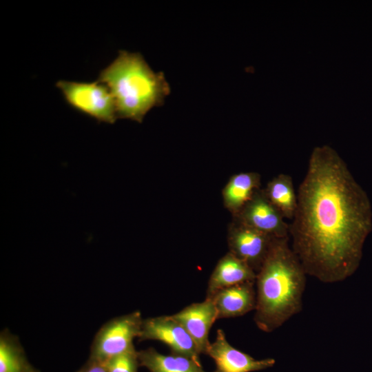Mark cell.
I'll use <instances>...</instances> for the list:
<instances>
[{
	"instance_id": "18",
	"label": "cell",
	"mask_w": 372,
	"mask_h": 372,
	"mask_svg": "<svg viewBox=\"0 0 372 372\" xmlns=\"http://www.w3.org/2000/svg\"><path fill=\"white\" fill-rule=\"evenodd\" d=\"M77 372H108L106 364L88 360L87 362Z\"/></svg>"
},
{
	"instance_id": "6",
	"label": "cell",
	"mask_w": 372,
	"mask_h": 372,
	"mask_svg": "<svg viewBox=\"0 0 372 372\" xmlns=\"http://www.w3.org/2000/svg\"><path fill=\"white\" fill-rule=\"evenodd\" d=\"M140 341L157 340L169 347L172 353L189 357L198 362L200 353L187 331L172 316L143 319Z\"/></svg>"
},
{
	"instance_id": "10",
	"label": "cell",
	"mask_w": 372,
	"mask_h": 372,
	"mask_svg": "<svg viewBox=\"0 0 372 372\" xmlns=\"http://www.w3.org/2000/svg\"><path fill=\"white\" fill-rule=\"evenodd\" d=\"M193 339L200 354H206L210 344L209 333L216 320L218 313L211 298L196 302L172 315Z\"/></svg>"
},
{
	"instance_id": "15",
	"label": "cell",
	"mask_w": 372,
	"mask_h": 372,
	"mask_svg": "<svg viewBox=\"0 0 372 372\" xmlns=\"http://www.w3.org/2000/svg\"><path fill=\"white\" fill-rule=\"evenodd\" d=\"M264 191L283 217L292 220L297 207V193L292 177L287 174H279L268 182Z\"/></svg>"
},
{
	"instance_id": "12",
	"label": "cell",
	"mask_w": 372,
	"mask_h": 372,
	"mask_svg": "<svg viewBox=\"0 0 372 372\" xmlns=\"http://www.w3.org/2000/svg\"><path fill=\"white\" fill-rule=\"evenodd\" d=\"M256 273L245 261L229 251L218 262L209 279L206 297L236 285L256 282Z\"/></svg>"
},
{
	"instance_id": "8",
	"label": "cell",
	"mask_w": 372,
	"mask_h": 372,
	"mask_svg": "<svg viewBox=\"0 0 372 372\" xmlns=\"http://www.w3.org/2000/svg\"><path fill=\"white\" fill-rule=\"evenodd\" d=\"M276 238L234 220L229 228L227 241L229 251L257 273Z\"/></svg>"
},
{
	"instance_id": "11",
	"label": "cell",
	"mask_w": 372,
	"mask_h": 372,
	"mask_svg": "<svg viewBox=\"0 0 372 372\" xmlns=\"http://www.w3.org/2000/svg\"><path fill=\"white\" fill-rule=\"evenodd\" d=\"M218 320L236 318L254 311L256 305L255 282H247L218 291L211 297Z\"/></svg>"
},
{
	"instance_id": "5",
	"label": "cell",
	"mask_w": 372,
	"mask_h": 372,
	"mask_svg": "<svg viewBox=\"0 0 372 372\" xmlns=\"http://www.w3.org/2000/svg\"><path fill=\"white\" fill-rule=\"evenodd\" d=\"M143 321L138 311L108 321L96 333L89 360L105 363L115 356L135 349L133 340L139 337Z\"/></svg>"
},
{
	"instance_id": "17",
	"label": "cell",
	"mask_w": 372,
	"mask_h": 372,
	"mask_svg": "<svg viewBox=\"0 0 372 372\" xmlns=\"http://www.w3.org/2000/svg\"><path fill=\"white\" fill-rule=\"evenodd\" d=\"M108 372H137L140 366L138 351L134 349L105 362Z\"/></svg>"
},
{
	"instance_id": "7",
	"label": "cell",
	"mask_w": 372,
	"mask_h": 372,
	"mask_svg": "<svg viewBox=\"0 0 372 372\" xmlns=\"http://www.w3.org/2000/svg\"><path fill=\"white\" fill-rule=\"evenodd\" d=\"M234 218V220L272 237H289V224L269 201L264 189H258Z\"/></svg>"
},
{
	"instance_id": "1",
	"label": "cell",
	"mask_w": 372,
	"mask_h": 372,
	"mask_svg": "<svg viewBox=\"0 0 372 372\" xmlns=\"http://www.w3.org/2000/svg\"><path fill=\"white\" fill-rule=\"evenodd\" d=\"M372 230L369 198L332 147H316L297 192L291 247L307 275L342 282L358 269Z\"/></svg>"
},
{
	"instance_id": "4",
	"label": "cell",
	"mask_w": 372,
	"mask_h": 372,
	"mask_svg": "<svg viewBox=\"0 0 372 372\" xmlns=\"http://www.w3.org/2000/svg\"><path fill=\"white\" fill-rule=\"evenodd\" d=\"M56 87L74 110L98 122L114 123L118 118L114 97L109 88L97 80L76 82L59 80Z\"/></svg>"
},
{
	"instance_id": "2",
	"label": "cell",
	"mask_w": 372,
	"mask_h": 372,
	"mask_svg": "<svg viewBox=\"0 0 372 372\" xmlns=\"http://www.w3.org/2000/svg\"><path fill=\"white\" fill-rule=\"evenodd\" d=\"M307 274L289 243V237L276 238L256 273L257 327L271 333L302 309Z\"/></svg>"
},
{
	"instance_id": "14",
	"label": "cell",
	"mask_w": 372,
	"mask_h": 372,
	"mask_svg": "<svg viewBox=\"0 0 372 372\" xmlns=\"http://www.w3.org/2000/svg\"><path fill=\"white\" fill-rule=\"evenodd\" d=\"M139 364L150 372H207L200 362L189 357L172 353L164 355L154 348L138 351Z\"/></svg>"
},
{
	"instance_id": "9",
	"label": "cell",
	"mask_w": 372,
	"mask_h": 372,
	"mask_svg": "<svg viewBox=\"0 0 372 372\" xmlns=\"http://www.w3.org/2000/svg\"><path fill=\"white\" fill-rule=\"evenodd\" d=\"M206 355L210 356L216 364L214 372H253L272 367L276 360L273 358L256 360L241 351L227 341L225 332L218 329L216 337L210 343Z\"/></svg>"
},
{
	"instance_id": "16",
	"label": "cell",
	"mask_w": 372,
	"mask_h": 372,
	"mask_svg": "<svg viewBox=\"0 0 372 372\" xmlns=\"http://www.w3.org/2000/svg\"><path fill=\"white\" fill-rule=\"evenodd\" d=\"M0 372H39L27 360L19 342L7 331L0 336Z\"/></svg>"
},
{
	"instance_id": "3",
	"label": "cell",
	"mask_w": 372,
	"mask_h": 372,
	"mask_svg": "<svg viewBox=\"0 0 372 372\" xmlns=\"http://www.w3.org/2000/svg\"><path fill=\"white\" fill-rule=\"evenodd\" d=\"M97 81L111 92L118 118L138 123L152 108L161 105L170 93L163 72H154L139 52L123 50L101 70Z\"/></svg>"
},
{
	"instance_id": "13",
	"label": "cell",
	"mask_w": 372,
	"mask_h": 372,
	"mask_svg": "<svg viewBox=\"0 0 372 372\" xmlns=\"http://www.w3.org/2000/svg\"><path fill=\"white\" fill-rule=\"evenodd\" d=\"M260 189V175L255 172L233 175L223 189L225 207L236 216Z\"/></svg>"
}]
</instances>
